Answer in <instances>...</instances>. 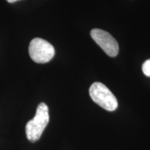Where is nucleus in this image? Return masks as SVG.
Segmentation results:
<instances>
[{"label": "nucleus", "instance_id": "obj_1", "mask_svg": "<svg viewBox=\"0 0 150 150\" xmlns=\"http://www.w3.org/2000/svg\"><path fill=\"white\" fill-rule=\"evenodd\" d=\"M50 121L49 108L45 103L38 106L35 117L26 125V135L30 142H34L40 139L43 131Z\"/></svg>", "mask_w": 150, "mask_h": 150}, {"label": "nucleus", "instance_id": "obj_2", "mask_svg": "<svg viewBox=\"0 0 150 150\" xmlns=\"http://www.w3.org/2000/svg\"><path fill=\"white\" fill-rule=\"evenodd\" d=\"M89 94L94 102L105 110L113 111L117 108L118 103L115 95L100 82H95L92 84Z\"/></svg>", "mask_w": 150, "mask_h": 150}, {"label": "nucleus", "instance_id": "obj_3", "mask_svg": "<svg viewBox=\"0 0 150 150\" xmlns=\"http://www.w3.org/2000/svg\"><path fill=\"white\" fill-rule=\"evenodd\" d=\"M30 57L37 63H46L53 59L55 50L52 44L40 38L31 41L29 47Z\"/></svg>", "mask_w": 150, "mask_h": 150}, {"label": "nucleus", "instance_id": "obj_4", "mask_svg": "<svg viewBox=\"0 0 150 150\" xmlns=\"http://www.w3.org/2000/svg\"><path fill=\"white\" fill-rule=\"evenodd\" d=\"M91 35L94 41L108 56L115 57L117 55L119 45L109 33L102 29H94L91 31Z\"/></svg>", "mask_w": 150, "mask_h": 150}, {"label": "nucleus", "instance_id": "obj_5", "mask_svg": "<svg viewBox=\"0 0 150 150\" xmlns=\"http://www.w3.org/2000/svg\"><path fill=\"white\" fill-rule=\"evenodd\" d=\"M142 70L145 76L150 77V59H148L142 64Z\"/></svg>", "mask_w": 150, "mask_h": 150}, {"label": "nucleus", "instance_id": "obj_6", "mask_svg": "<svg viewBox=\"0 0 150 150\" xmlns=\"http://www.w3.org/2000/svg\"><path fill=\"white\" fill-rule=\"evenodd\" d=\"M6 1H8V3H14V2H16V1H20V0H6Z\"/></svg>", "mask_w": 150, "mask_h": 150}]
</instances>
